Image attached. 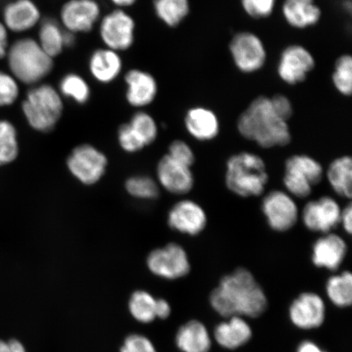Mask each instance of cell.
Masks as SVG:
<instances>
[{"mask_svg": "<svg viewBox=\"0 0 352 352\" xmlns=\"http://www.w3.org/2000/svg\"><path fill=\"white\" fill-rule=\"evenodd\" d=\"M210 303L223 318H256L266 311L267 298L252 272L239 267L222 277L210 293Z\"/></svg>", "mask_w": 352, "mask_h": 352, "instance_id": "obj_1", "label": "cell"}, {"mask_svg": "<svg viewBox=\"0 0 352 352\" xmlns=\"http://www.w3.org/2000/svg\"><path fill=\"white\" fill-rule=\"evenodd\" d=\"M237 130L246 140L263 148L284 147L292 142L288 121L276 112L271 98L258 96L237 121Z\"/></svg>", "mask_w": 352, "mask_h": 352, "instance_id": "obj_2", "label": "cell"}, {"mask_svg": "<svg viewBox=\"0 0 352 352\" xmlns=\"http://www.w3.org/2000/svg\"><path fill=\"white\" fill-rule=\"evenodd\" d=\"M6 56L12 76L30 87L45 81L55 67V59L32 37L17 39L8 48Z\"/></svg>", "mask_w": 352, "mask_h": 352, "instance_id": "obj_3", "label": "cell"}, {"mask_svg": "<svg viewBox=\"0 0 352 352\" xmlns=\"http://www.w3.org/2000/svg\"><path fill=\"white\" fill-rule=\"evenodd\" d=\"M270 179L267 166L256 153L241 152L233 154L226 162V187L240 197L262 196Z\"/></svg>", "mask_w": 352, "mask_h": 352, "instance_id": "obj_4", "label": "cell"}, {"mask_svg": "<svg viewBox=\"0 0 352 352\" xmlns=\"http://www.w3.org/2000/svg\"><path fill=\"white\" fill-rule=\"evenodd\" d=\"M64 100L56 87L43 82L30 87L22 100L21 111L32 129L48 133L63 117Z\"/></svg>", "mask_w": 352, "mask_h": 352, "instance_id": "obj_5", "label": "cell"}, {"mask_svg": "<svg viewBox=\"0 0 352 352\" xmlns=\"http://www.w3.org/2000/svg\"><path fill=\"white\" fill-rule=\"evenodd\" d=\"M324 170L318 160L307 154H294L285 164L283 184L294 198L305 199L324 178Z\"/></svg>", "mask_w": 352, "mask_h": 352, "instance_id": "obj_6", "label": "cell"}, {"mask_svg": "<svg viewBox=\"0 0 352 352\" xmlns=\"http://www.w3.org/2000/svg\"><path fill=\"white\" fill-rule=\"evenodd\" d=\"M96 29L103 46L120 54L130 50L135 42L136 22L129 10L113 8L104 13Z\"/></svg>", "mask_w": 352, "mask_h": 352, "instance_id": "obj_7", "label": "cell"}, {"mask_svg": "<svg viewBox=\"0 0 352 352\" xmlns=\"http://www.w3.org/2000/svg\"><path fill=\"white\" fill-rule=\"evenodd\" d=\"M102 16L98 0H66L57 20L65 32L78 35L94 32Z\"/></svg>", "mask_w": 352, "mask_h": 352, "instance_id": "obj_8", "label": "cell"}, {"mask_svg": "<svg viewBox=\"0 0 352 352\" xmlns=\"http://www.w3.org/2000/svg\"><path fill=\"white\" fill-rule=\"evenodd\" d=\"M261 210L267 226L276 232L292 230L300 218V210L296 198L278 189L268 192L263 196Z\"/></svg>", "mask_w": 352, "mask_h": 352, "instance_id": "obj_9", "label": "cell"}, {"mask_svg": "<svg viewBox=\"0 0 352 352\" xmlns=\"http://www.w3.org/2000/svg\"><path fill=\"white\" fill-rule=\"evenodd\" d=\"M147 265L152 274L167 280L182 278L191 270L186 250L177 243H169L153 250L148 254Z\"/></svg>", "mask_w": 352, "mask_h": 352, "instance_id": "obj_10", "label": "cell"}, {"mask_svg": "<svg viewBox=\"0 0 352 352\" xmlns=\"http://www.w3.org/2000/svg\"><path fill=\"white\" fill-rule=\"evenodd\" d=\"M341 211L336 198L323 196L307 201L300 211V219L307 230L322 235L340 226Z\"/></svg>", "mask_w": 352, "mask_h": 352, "instance_id": "obj_11", "label": "cell"}, {"mask_svg": "<svg viewBox=\"0 0 352 352\" xmlns=\"http://www.w3.org/2000/svg\"><path fill=\"white\" fill-rule=\"evenodd\" d=\"M108 164L102 152L89 144H82L69 154L67 166L70 173L85 184L98 182L104 174Z\"/></svg>", "mask_w": 352, "mask_h": 352, "instance_id": "obj_12", "label": "cell"}, {"mask_svg": "<svg viewBox=\"0 0 352 352\" xmlns=\"http://www.w3.org/2000/svg\"><path fill=\"white\" fill-rule=\"evenodd\" d=\"M233 61L240 72L254 73L265 64V47L256 34L240 32L234 35L230 44Z\"/></svg>", "mask_w": 352, "mask_h": 352, "instance_id": "obj_13", "label": "cell"}, {"mask_svg": "<svg viewBox=\"0 0 352 352\" xmlns=\"http://www.w3.org/2000/svg\"><path fill=\"white\" fill-rule=\"evenodd\" d=\"M126 85L125 99L131 107L144 110L155 101L158 94L157 79L146 70L134 68L123 77Z\"/></svg>", "mask_w": 352, "mask_h": 352, "instance_id": "obj_14", "label": "cell"}, {"mask_svg": "<svg viewBox=\"0 0 352 352\" xmlns=\"http://www.w3.org/2000/svg\"><path fill=\"white\" fill-rule=\"evenodd\" d=\"M170 228L188 236L201 234L208 226L206 210L195 201L184 199L175 204L167 218Z\"/></svg>", "mask_w": 352, "mask_h": 352, "instance_id": "obj_15", "label": "cell"}, {"mask_svg": "<svg viewBox=\"0 0 352 352\" xmlns=\"http://www.w3.org/2000/svg\"><path fill=\"white\" fill-rule=\"evenodd\" d=\"M349 245L336 232L325 233L312 245L311 262L316 267L330 272H337L345 261Z\"/></svg>", "mask_w": 352, "mask_h": 352, "instance_id": "obj_16", "label": "cell"}, {"mask_svg": "<svg viewBox=\"0 0 352 352\" xmlns=\"http://www.w3.org/2000/svg\"><path fill=\"white\" fill-rule=\"evenodd\" d=\"M314 67V57L307 48L301 45H290L280 55L277 73L285 83L296 85L305 81Z\"/></svg>", "mask_w": 352, "mask_h": 352, "instance_id": "obj_17", "label": "cell"}, {"mask_svg": "<svg viewBox=\"0 0 352 352\" xmlns=\"http://www.w3.org/2000/svg\"><path fill=\"white\" fill-rule=\"evenodd\" d=\"M289 318L299 329L318 328L325 318L323 298L314 292L299 294L289 307Z\"/></svg>", "mask_w": 352, "mask_h": 352, "instance_id": "obj_18", "label": "cell"}, {"mask_svg": "<svg viewBox=\"0 0 352 352\" xmlns=\"http://www.w3.org/2000/svg\"><path fill=\"white\" fill-rule=\"evenodd\" d=\"M157 174L161 186L173 195H187L195 186L191 167L180 164L167 154L158 162Z\"/></svg>", "mask_w": 352, "mask_h": 352, "instance_id": "obj_19", "label": "cell"}, {"mask_svg": "<svg viewBox=\"0 0 352 352\" xmlns=\"http://www.w3.org/2000/svg\"><path fill=\"white\" fill-rule=\"evenodd\" d=\"M43 19L41 8L34 0H13L3 10V25L17 34L38 28Z\"/></svg>", "mask_w": 352, "mask_h": 352, "instance_id": "obj_20", "label": "cell"}, {"mask_svg": "<svg viewBox=\"0 0 352 352\" xmlns=\"http://www.w3.org/2000/svg\"><path fill=\"white\" fill-rule=\"evenodd\" d=\"M123 66L121 54L105 47L96 48L87 61L91 77L103 85L116 81L122 76Z\"/></svg>", "mask_w": 352, "mask_h": 352, "instance_id": "obj_21", "label": "cell"}, {"mask_svg": "<svg viewBox=\"0 0 352 352\" xmlns=\"http://www.w3.org/2000/svg\"><path fill=\"white\" fill-rule=\"evenodd\" d=\"M184 126L192 138L202 142L217 138L220 130L217 114L204 107L188 109L184 118Z\"/></svg>", "mask_w": 352, "mask_h": 352, "instance_id": "obj_22", "label": "cell"}, {"mask_svg": "<svg viewBox=\"0 0 352 352\" xmlns=\"http://www.w3.org/2000/svg\"><path fill=\"white\" fill-rule=\"evenodd\" d=\"M215 340L224 349L234 350L248 343L252 337V329L241 316H232L214 329Z\"/></svg>", "mask_w": 352, "mask_h": 352, "instance_id": "obj_23", "label": "cell"}, {"mask_svg": "<svg viewBox=\"0 0 352 352\" xmlns=\"http://www.w3.org/2000/svg\"><path fill=\"white\" fill-rule=\"evenodd\" d=\"M283 12L287 23L297 29L318 24L321 16L320 8L314 0H285Z\"/></svg>", "mask_w": 352, "mask_h": 352, "instance_id": "obj_24", "label": "cell"}, {"mask_svg": "<svg viewBox=\"0 0 352 352\" xmlns=\"http://www.w3.org/2000/svg\"><path fill=\"white\" fill-rule=\"evenodd\" d=\"M175 342L182 352H209L211 347L208 329L196 320L188 321L179 328Z\"/></svg>", "mask_w": 352, "mask_h": 352, "instance_id": "obj_25", "label": "cell"}, {"mask_svg": "<svg viewBox=\"0 0 352 352\" xmlns=\"http://www.w3.org/2000/svg\"><path fill=\"white\" fill-rule=\"evenodd\" d=\"M36 41L42 50L52 58H56L63 54L65 30L58 20L52 17H43L38 26Z\"/></svg>", "mask_w": 352, "mask_h": 352, "instance_id": "obj_26", "label": "cell"}, {"mask_svg": "<svg viewBox=\"0 0 352 352\" xmlns=\"http://www.w3.org/2000/svg\"><path fill=\"white\" fill-rule=\"evenodd\" d=\"M327 180L338 197L351 199L352 196V160L350 156L336 158L328 166Z\"/></svg>", "mask_w": 352, "mask_h": 352, "instance_id": "obj_27", "label": "cell"}, {"mask_svg": "<svg viewBox=\"0 0 352 352\" xmlns=\"http://www.w3.org/2000/svg\"><path fill=\"white\" fill-rule=\"evenodd\" d=\"M63 99L79 105L89 102L91 98L90 83L80 74L69 72L64 74L56 87Z\"/></svg>", "mask_w": 352, "mask_h": 352, "instance_id": "obj_28", "label": "cell"}, {"mask_svg": "<svg viewBox=\"0 0 352 352\" xmlns=\"http://www.w3.org/2000/svg\"><path fill=\"white\" fill-rule=\"evenodd\" d=\"M157 19L170 28H177L190 12L189 0H153Z\"/></svg>", "mask_w": 352, "mask_h": 352, "instance_id": "obj_29", "label": "cell"}, {"mask_svg": "<svg viewBox=\"0 0 352 352\" xmlns=\"http://www.w3.org/2000/svg\"><path fill=\"white\" fill-rule=\"evenodd\" d=\"M327 296L338 307H350L352 302V274L350 271H342L333 274L325 285Z\"/></svg>", "mask_w": 352, "mask_h": 352, "instance_id": "obj_30", "label": "cell"}, {"mask_svg": "<svg viewBox=\"0 0 352 352\" xmlns=\"http://www.w3.org/2000/svg\"><path fill=\"white\" fill-rule=\"evenodd\" d=\"M129 310L136 320L151 323L156 318V299L151 294L138 290L130 298Z\"/></svg>", "mask_w": 352, "mask_h": 352, "instance_id": "obj_31", "label": "cell"}, {"mask_svg": "<svg viewBox=\"0 0 352 352\" xmlns=\"http://www.w3.org/2000/svg\"><path fill=\"white\" fill-rule=\"evenodd\" d=\"M19 152V142L14 125L7 120H0V166L14 161Z\"/></svg>", "mask_w": 352, "mask_h": 352, "instance_id": "obj_32", "label": "cell"}, {"mask_svg": "<svg viewBox=\"0 0 352 352\" xmlns=\"http://www.w3.org/2000/svg\"><path fill=\"white\" fill-rule=\"evenodd\" d=\"M130 126L142 139L145 146L155 142L158 135L157 123L145 110H136L129 122Z\"/></svg>", "mask_w": 352, "mask_h": 352, "instance_id": "obj_33", "label": "cell"}, {"mask_svg": "<svg viewBox=\"0 0 352 352\" xmlns=\"http://www.w3.org/2000/svg\"><path fill=\"white\" fill-rule=\"evenodd\" d=\"M333 82L343 96H351L352 91V58L343 55L336 61L333 74Z\"/></svg>", "mask_w": 352, "mask_h": 352, "instance_id": "obj_34", "label": "cell"}, {"mask_svg": "<svg viewBox=\"0 0 352 352\" xmlns=\"http://www.w3.org/2000/svg\"><path fill=\"white\" fill-rule=\"evenodd\" d=\"M129 195L140 199H153L158 196L160 189L152 178L148 176H134L126 182Z\"/></svg>", "mask_w": 352, "mask_h": 352, "instance_id": "obj_35", "label": "cell"}, {"mask_svg": "<svg viewBox=\"0 0 352 352\" xmlns=\"http://www.w3.org/2000/svg\"><path fill=\"white\" fill-rule=\"evenodd\" d=\"M19 96V82L11 74L0 72V107H10Z\"/></svg>", "mask_w": 352, "mask_h": 352, "instance_id": "obj_36", "label": "cell"}, {"mask_svg": "<svg viewBox=\"0 0 352 352\" xmlns=\"http://www.w3.org/2000/svg\"><path fill=\"white\" fill-rule=\"evenodd\" d=\"M118 142L126 153H136L145 147L142 139L132 129L129 122L123 123L118 129Z\"/></svg>", "mask_w": 352, "mask_h": 352, "instance_id": "obj_37", "label": "cell"}, {"mask_svg": "<svg viewBox=\"0 0 352 352\" xmlns=\"http://www.w3.org/2000/svg\"><path fill=\"white\" fill-rule=\"evenodd\" d=\"M241 6L252 19H266L274 12L276 0H241Z\"/></svg>", "mask_w": 352, "mask_h": 352, "instance_id": "obj_38", "label": "cell"}, {"mask_svg": "<svg viewBox=\"0 0 352 352\" xmlns=\"http://www.w3.org/2000/svg\"><path fill=\"white\" fill-rule=\"evenodd\" d=\"M167 155L184 165L192 167L195 162V154L184 140H176L170 144Z\"/></svg>", "mask_w": 352, "mask_h": 352, "instance_id": "obj_39", "label": "cell"}, {"mask_svg": "<svg viewBox=\"0 0 352 352\" xmlns=\"http://www.w3.org/2000/svg\"><path fill=\"white\" fill-rule=\"evenodd\" d=\"M120 352H157L152 342L140 334H131L123 343Z\"/></svg>", "mask_w": 352, "mask_h": 352, "instance_id": "obj_40", "label": "cell"}, {"mask_svg": "<svg viewBox=\"0 0 352 352\" xmlns=\"http://www.w3.org/2000/svg\"><path fill=\"white\" fill-rule=\"evenodd\" d=\"M272 104L276 110V112L279 116L284 118L285 120L288 121L292 118L293 114V107L292 102L284 95L277 94L271 98Z\"/></svg>", "mask_w": 352, "mask_h": 352, "instance_id": "obj_41", "label": "cell"}, {"mask_svg": "<svg viewBox=\"0 0 352 352\" xmlns=\"http://www.w3.org/2000/svg\"><path fill=\"white\" fill-rule=\"evenodd\" d=\"M340 226L347 234L351 235L352 232V206L349 204L342 208Z\"/></svg>", "mask_w": 352, "mask_h": 352, "instance_id": "obj_42", "label": "cell"}, {"mask_svg": "<svg viewBox=\"0 0 352 352\" xmlns=\"http://www.w3.org/2000/svg\"><path fill=\"white\" fill-rule=\"evenodd\" d=\"M0 352H26L19 341L12 340L8 342L0 340Z\"/></svg>", "mask_w": 352, "mask_h": 352, "instance_id": "obj_43", "label": "cell"}, {"mask_svg": "<svg viewBox=\"0 0 352 352\" xmlns=\"http://www.w3.org/2000/svg\"><path fill=\"white\" fill-rule=\"evenodd\" d=\"M10 44H8V33L6 25L0 22V59L7 56Z\"/></svg>", "mask_w": 352, "mask_h": 352, "instance_id": "obj_44", "label": "cell"}, {"mask_svg": "<svg viewBox=\"0 0 352 352\" xmlns=\"http://www.w3.org/2000/svg\"><path fill=\"white\" fill-rule=\"evenodd\" d=\"M170 315V306L165 299H156V318L166 319Z\"/></svg>", "mask_w": 352, "mask_h": 352, "instance_id": "obj_45", "label": "cell"}, {"mask_svg": "<svg viewBox=\"0 0 352 352\" xmlns=\"http://www.w3.org/2000/svg\"><path fill=\"white\" fill-rule=\"evenodd\" d=\"M110 3L114 6V8H118V10H129L130 8H132L138 4L140 0H109Z\"/></svg>", "mask_w": 352, "mask_h": 352, "instance_id": "obj_46", "label": "cell"}, {"mask_svg": "<svg viewBox=\"0 0 352 352\" xmlns=\"http://www.w3.org/2000/svg\"><path fill=\"white\" fill-rule=\"evenodd\" d=\"M297 352H327L321 350L315 343L306 341L299 345Z\"/></svg>", "mask_w": 352, "mask_h": 352, "instance_id": "obj_47", "label": "cell"}, {"mask_svg": "<svg viewBox=\"0 0 352 352\" xmlns=\"http://www.w3.org/2000/svg\"><path fill=\"white\" fill-rule=\"evenodd\" d=\"M78 35L65 32V47L66 48H72L76 46Z\"/></svg>", "mask_w": 352, "mask_h": 352, "instance_id": "obj_48", "label": "cell"}]
</instances>
